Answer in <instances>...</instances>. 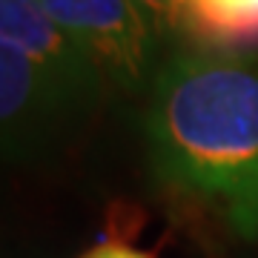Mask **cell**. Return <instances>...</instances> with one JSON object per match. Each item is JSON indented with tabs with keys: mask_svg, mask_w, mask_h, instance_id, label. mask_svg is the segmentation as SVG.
<instances>
[{
	"mask_svg": "<svg viewBox=\"0 0 258 258\" xmlns=\"http://www.w3.org/2000/svg\"><path fill=\"white\" fill-rule=\"evenodd\" d=\"M0 120L6 161H35L75 120L26 52L0 40Z\"/></svg>",
	"mask_w": 258,
	"mask_h": 258,
	"instance_id": "4",
	"label": "cell"
},
{
	"mask_svg": "<svg viewBox=\"0 0 258 258\" xmlns=\"http://www.w3.org/2000/svg\"><path fill=\"white\" fill-rule=\"evenodd\" d=\"M0 40L26 52L75 118L101 103L106 75L81 40L49 15L43 0H0Z\"/></svg>",
	"mask_w": 258,
	"mask_h": 258,
	"instance_id": "3",
	"label": "cell"
},
{
	"mask_svg": "<svg viewBox=\"0 0 258 258\" xmlns=\"http://www.w3.org/2000/svg\"><path fill=\"white\" fill-rule=\"evenodd\" d=\"M155 175L192 195L241 238H258V55L192 49L161 63L149 89Z\"/></svg>",
	"mask_w": 258,
	"mask_h": 258,
	"instance_id": "1",
	"label": "cell"
},
{
	"mask_svg": "<svg viewBox=\"0 0 258 258\" xmlns=\"http://www.w3.org/2000/svg\"><path fill=\"white\" fill-rule=\"evenodd\" d=\"M43 6L86 46L109 83L132 95L152 89L161 37L135 0H43Z\"/></svg>",
	"mask_w": 258,
	"mask_h": 258,
	"instance_id": "2",
	"label": "cell"
},
{
	"mask_svg": "<svg viewBox=\"0 0 258 258\" xmlns=\"http://www.w3.org/2000/svg\"><path fill=\"white\" fill-rule=\"evenodd\" d=\"M186 35L207 49H255L258 0H186Z\"/></svg>",
	"mask_w": 258,
	"mask_h": 258,
	"instance_id": "5",
	"label": "cell"
},
{
	"mask_svg": "<svg viewBox=\"0 0 258 258\" xmlns=\"http://www.w3.org/2000/svg\"><path fill=\"white\" fill-rule=\"evenodd\" d=\"M83 258H152V255H147L135 247H126V244H118V241H106V244H98L95 249H89Z\"/></svg>",
	"mask_w": 258,
	"mask_h": 258,
	"instance_id": "7",
	"label": "cell"
},
{
	"mask_svg": "<svg viewBox=\"0 0 258 258\" xmlns=\"http://www.w3.org/2000/svg\"><path fill=\"white\" fill-rule=\"evenodd\" d=\"M135 3L155 26L161 43L186 35V0H135Z\"/></svg>",
	"mask_w": 258,
	"mask_h": 258,
	"instance_id": "6",
	"label": "cell"
}]
</instances>
